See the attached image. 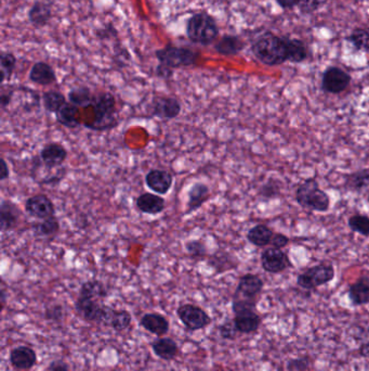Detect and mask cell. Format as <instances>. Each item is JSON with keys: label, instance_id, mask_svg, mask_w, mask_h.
I'll list each match as a JSON object with an SVG mask.
<instances>
[{"label": "cell", "instance_id": "6", "mask_svg": "<svg viewBox=\"0 0 369 371\" xmlns=\"http://www.w3.org/2000/svg\"><path fill=\"white\" fill-rule=\"evenodd\" d=\"M187 34L194 43L210 45L219 36V26L208 13H196L187 21Z\"/></svg>", "mask_w": 369, "mask_h": 371}, {"label": "cell", "instance_id": "43", "mask_svg": "<svg viewBox=\"0 0 369 371\" xmlns=\"http://www.w3.org/2000/svg\"><path fill=\"white\" fill-rule=\"evenodd\" d=\"M218 332H219V336L227 341H234L236 340L237 336L240 334L235 328L233 319H227L223 324L220 325Z\"/></svg>", "mask_w": 369, "mask_h": 371}, {"label": "cell", "instance_id": "27", "mask_svg": "<svg viewBox=\"0 0 369 371\" xmlns=\"http://www.w3.org/2000/svg\"><path fill=\"white\" fill-rule=\"evenodd\" d=\"M57 122L64 127L77 128L82 124L80 111L78 107L68 102L55 114Z\"/></svg>", "mask_w": 369, "mask_h": 371}, {"label": "cell", "instance_id": "52", "mask_svg": "<svg viewBox=\"0 0 369 371\" xmlns=\"http://www.w3.org/2000/svg\"><path fill=\"white\" fill-rule=\"evenodd\" d=\"M6 302H7V296H6L5 289H1V311L5 309Z\"/></svg>", "mask_w": 369, "mask_h": 371}, {"label": "cell", "instance_id": "5", "mask_svg": "<svg viewBox=\"0 0 369 371\" xmlns=\"http://www.w3.org/2000/svg\"><path fill=\"white\" fill-rule=\"evenodd\" d=\"M75 311L78 316L88 324L110 328L111 320L116 309L102 303L100 300L77 296L75 302Z\"/></svg>", "mask_w": 369, "mask_h": 371}, {"label": "cell", "instance_id": "2", "mask_svg": "<svg viewBox=\"0 0 369 371\" xmlns=\"http://www.w3.org/2000/svg\"><path fill=\"white\" fill-rule=\"evenodd\" d=\"M265 288V281L256 273H245L240 277L233 294V314L257 311L258 303Z\"/></svg>", "mask_w": 369, "mask_h": 371}, {"label": "cell", "instance_id": "39", "mask_svg": "<svg viewBox=\"0 0 369 371\" xmlns=\"http://www.w3.org/2000/svg\"><path fill=\"white\" fill-rule=\"evenodd\" d=\"M282 192V183L280 181L275 179H269L260 187L259 197L263 200H272V199L278 198Z\"/></svg>", "mask_w": 369, "mask_h": 371}, {"label": "cell", "instance_id": "51", "mask_svg": "<svg viewBox=\"0 0 369 371\" xmlns=\"http://www.w3.org/2000/svg\"><path fill=\"white\" fill-rule=\"evenodd\" d=\"M1 164H3V170H1V175H0V179L1 181H7L10 177V171H9V166H8L7 162L5 159L1 160Z\"/></svg>", "mask_w": 369, "mask_h": 371}, {"label": "cell", "instance_id": "10", "mask_svg": "<svg viewBox=\"0 0 369 371\" xmlns=\"http://www.w3.org/2000/svg\"><path fill=\"white\" fill-rule=\"evenodd\" d=\"M352 78L347 71L339 66H328L322 75V91L332 95H339L349 88Z\"/></svg>", "mask_w": 369, "mask_h": 371}, {"label": "cell", "instance_id": "16", "mask_svg": "<svg viewBox=\"0 0 369 371\" xmlns=\"http://www.w3.org/2000/svg\"><path fill=\"white\" fill-rule=\"evenodd\" d=\"M235 328L240 334H254L259 332L262 317L257 311H242L234 314Z\"/></svg>", "mask_w": 369, "mask_h": 371}, {"label": "cell", "instance_id": "19", "mask_svg": "<svg viewBox=\"0 0 369 371\" xmlns=\"http://www.w3.org/2000/svg\"><path fill=\"white\" fill-rule=\"evenodd\" d=\"M210 198V189L206 183H195L191 187L189 193H187V210L185 215L187 214L194 213L198 211V208H202L208 199Z\"/></svg>", "mask_w": 369, "mask_h": 371}, {"label": "cell", "instance_id": "3", "mask_svg": "<svg viewBox=\"0 0 369 371\" xmlns=\"http://www.w3.org/2000/svg\"><path fill=\"white\" fill-rule=\"evenodd\" d=\"M93 118L84 123L91 131L104 132L118 125L117 103L114 96L110 93L95 95L93 105Z\"/></svg>", "mask_w": 369, "mask_h": 371}, {"label": "cell", "instance_id": "50", "mask_svg": "<svg viewBox=\"0 0 369 371\" xmlns=\"http://www.w3.org/2000/svg\"><path fill=\"white\" fill-rule=\"evenodd\" d=\"M13 91H3L1 96H0V105H1V109L7 108L12 101Z\"/></svg>", "mask_w": 369, "mask_h": 371}, {"label": "cell", "instance_id": "34", "mask_svg": "<svg viewBox=\"0 0 369 371\" xmlns=\"http://www.w3.org/2000/svg\"><path fill=\"white\" fill-rule=\"evenodd\" d=\"M347 40L357 51L369 53V28H355Z\"/></svg>", "mask_w": 369, "mask_h": 371}, {"label": "cell", "instance_id": "25", "mask_svg": "<svg viewBox=\"0 0 369 371\" xmlns=\"http://www.w3.org/2000/svg\"><path fill=\"white\" fill-rule=\"evenodd\" d=\"M274 231L265 224H258L248 230L247 240L252 246L257 248H265L271 246Z\"/></svg>", "mask_w": 369, "mask_h": 371}, {"label": "cell", "instance_id": "46", "mask_svg": "<svg viewBox=\"0 0 369 371\" xmlns=\"http://www.w3.org/2000/svg\"><path fill=\"white\" fill-rule=\"evenodd\" d=\"M44 371H70V365L63 359H55L48 364Z\"/></svg>", "mask_w": 369, "mask_h": 371}, {"label": "cell", "instance_id": "44", "mask_svg": "<svg viewBox=\"0 0 369 371\" xmlns=\"http://www.w3.org/2000/svg\"><path fill=\"white\" fill-rule=\"evenodd\" d=\"M312 365V361L309 356L297 357L287 361V371H308Z\"/></svg>", "mask_w": 369, "mask_h": 371}, {"label": "cell", "instance_id": "21", "mask_svg": "<svg viewBox=\"0 0 369 371\" xmlns=\"http://www.w3.org/2000/svg\"><path fill=\"white\" fill-rule=\"evenodd\" d=\"M153 353L162 359V361H171L179 356L180 349L177 342L169 336L158 338L151 343Z\"/></svg>", "mask_w": 369, "mask_h": 371}, {"label": "cell", "instance_id": "22", "mask_svg": "<svg viewBox=\"0 0 369 371\" xmlns=\"http://www.w3.org/2000/svg\"><path fill=\"white\" fill-rule=\"evenodd\" d=\"M348 296L355 307L369 304V276H361L350 284Z\"/></svg>", "mask_w": 369, "mask_h": 371}, {"label": "cell", "instance_id": "41", "mask_svg": "<svg viewBox=\"0 0 369 371\" xmlns=\"http://www.w3.org/2000/svg\"><path fill=\"white\" fill-rule=\"evenodd\" d=\"M185 250L192 259H204L205 256H207V248L200 240L187 241Z\"/></svg>", "mask_w": 369, "mask_h": 371}, {"label": "cell", "instance_id": "45", "mask_svg": "<svg viewBox=\"0 0 369 371\" xmlns=\"http://www.w3.org/2000/svg\"><path fill=\"white\" fill-rule=\"evenodd\" d=\"M326 3L327 0H300L298 9L302 15H312Z\"/></svg>", "mask_w": 369, "mask_h": 371}, {"label": "cell", "instance_id": "18", "mask_svg": "<svg viewBox=\"0 0 369 371\" xmlns=\"http://www.w3.org/2000/svg\"><path fill=\"white\" fill-rule=\"evenodd\" d=\"M139 324L146 332L162 338L169 332L170 323L167 317L160 313H146L143 315Z\"/></svg>", "mask_w": 369, "mask_h": 371}, {"label": "cell", "instance_id": "33", "mask_svg": "<svg viewBox=\"0 0 369 371\" xmlns=\"http://www.w3.org/2000/svg\"><path fill=\"white\" fill-rule=\"evenodd\" d=\"M68 103L65 96L60 91H49L44 93L43 105L47 112L57 114Z\"/></svg>", "mask_w": 369, "mask_h": 371}, {"label": "cell", "instance_id": "38", "mask_svg": "<svg viewBox=\"0 0 369 371\" xmlns=\"http://www.w3.org/2000/svg\"><path fill=\"white\" fill-rule=\"evenodd\" d=\"M348 225L353 233L369 238V216L364 214L352 215L348 221Z\"/></svg>", "mask_w": 369, "mask_h": 371}, {"label": "cell", "instance_id": "28", "mask_svg": "<svg viewBox=\"0 0 369 371\" xmlns=\"http://www.w3.org/2000/svg\"><path fill=\"white\" fill-rule=\"evenodd\" d=\"M287 51H288V62L302 63L309 57V49L307 44L299 38H292L286 36Z\"/></svg>", "mask_w": 369, "mask_h": 371}, {"label": "cell", "instance_id": "24", "mask_svg": "<svg viewBox=\"0 0 369 371\" xmlns=\"http://www.w3.org/2000/svg\"><path fill=\"white\" fill-rule=\"evenodd\" d=\"M30 80L37 85L48 86L55 83L57 75L53 66L48 63L37 62L30 69Z\"/></svg>", "mask_w": 369, "mask_h": 371}, {"label": "cell", "instance_id": "15", "mask_svg": "<svg viewBox=\"0 0 369 371\" xmlns=\"http://www.w3.org/2000/svg\"><path fill=\"white\" fill-rule=\"evenodd\" d=\"M68 159V150L61 143H50L46 145L39 153V160L48 170L60 168Z\"/></svg>", "mask_w": 369, "mask_h": 371}, {"label": "cell", "instance_id": "49", "mask_svg": "<svg viewBox=\"0 0 369 371\" xmlns=\"http://www.w3.org/2000/svg\"><path fill=\"white\" fill-rule=\"evenodd\" d=\"M277 5L282 8L283 10H292L298 7L300 0H275Z\"/></svg>", "mask_w": 369, "mask_h": 371}, {"label": "cell", "instance_id": "4", "mask_svg": "<svg viewBox=\"0 0 369 371\" xmlns=\"http://www.w3.org/2000/svg\"><path fill=\"white\" fill-rule=\"evenodd\" d=\"M296 201L309 211L325 213L330 208V194L319 188L316 177H310L299 183L296 189Z\"/></svg>", "mask_w": 369, "mask_h": 371}, {"label": "cell", "instance_id": "36", "mask_svg": "<svg viewBox=\"0 0 369 371\" xmlns=\"http://www.w3.org/2000/svg\"><path fill=\"white\" fill-rule=\"evenodd\" d=\"M131 323L133 316L127 309H116L111 320L110 328L116 332H126L131 326Z\"/></svg>", "mask_w": 369, "mask_h": 371}, {"label": "cell", "instance_id": "40", "mask_svg": "<svg viewBox=\"0 0 369 371\" xmlns=\"http://www.w3.org/2000/svg\"><path fill=\"white\" fill-rule=\"evenodd\" d=\"M1 63V83H5L6 80H10L15 66H17V58L10 53H3L0 57Z\"/></svg>", "mask_w": 369, "mask_h": 371}, {"label": "cell", "instance_id": "13", "mask_svg": "<svg viewBox=\"0 0 369 371\" xmlns=\"http://www.w3.org/2000/svg\"><path fill=\"white\" fill-rule=\"evenodd\" d=\"M24 208H26V212L28 215L32 216L34 219H40V221L55 216V203L49 197L43 194V193L28 198L26 201Z\"/></svg>", "mask_w": 369, "mask_h": 371}, {"label": "cell", "instance_id": "23", "mask_svg": "<svg viewBox=\"0 0 369 371\" xmlns=\"http://www.w3.org/2000/svg\"><path fill=\"white\" fill-rule=\"evenodd\" d=\"M20 208L10 201L3 200L0 206V229L3 233L13 230L20 221Z\"/></svg>", "mask_w": 369, "mask_h": 371}, {"label": "cell", "instance_id": "7", "mask_svg": "<svg viewBox=\"0 0 369 371\" xmlns=\"http://www.w3.org/2000/svg\"><path fill=\"white\" fill-rule=\"evenodd\" d=\"M155 55L160 61V64L168 66L172 70L194 66L200 57V53L192 51L190 48L172 45H167L162 49H158Z\"/></svg>", "mask_w": 369, "mask_h": 371}, {"label": "cell", "instance_id": "42", "mask_svg": "<svg viewBox=\"0 0 369 371\" xmlns=\"http://www.w3.org/2000/svg\"><path fill=\"white\" fill-rule=\"evenodd\" d=\"M64 316L65 311L61 304H51V305L47 306L45 314H44L46 320L51 321L55 324H60L61 321L64 319Z\"/></svg>", "mask_w": 369, "mask_h": 371}, {"label": "cell", "instance_id": "12", "mask_svg": "<svg viewBox=\"0 0 369 371\" xmlns=\"http://www.w3.org/2000/svg\"><path fill=\"white\" fill-rule=\"evenodd\" d=\"M182 110L181 103L177 98L168 96H158L150 105L151 116L160 120H173L178 118Z\"/></svg>", "mask_w": 369, "mask_h": 371}, {"label": "cell", "instance_id": "32", "mask_svg": "<svg viewBox=\"0 0 369 371\" xmlns=\"http://www.w3.org/2000/svg\"><path fill=\"white\" fill-rule=\"evenodd\" d=\"M68 101L78 108H88L93 105L95 95L91 93L89 88L82 86L76 87L68 93Z\"/></svg>", "mask_w": 369, "mask_h": 371}, {"label": "cell", "instance_id": "35", "mask_svg": "<svg viewBox=\"0 0 369 371\" xmlns=\"http://www.w3.org/2000/svg\"><path fill=\"white\" fill-rule=\"evenodd\" d=\"M351 332L355 341L359 342V356L369 359V328L362 326L353 327Z\"/></svg>", "mask_w": 369, "mask_h": 371}, {"label": "cell", "instance_id": "30", "mask_svg": "<svg viewBox=\"0 0 369 371\" xmlns=\"http://www.w3.org/2000/svg\"><path fill=\"white\" fill-rule=\"evenodd\" d=\"M244 48V40L234 35L223 36L215 46L216 51L223 55H238Z\"/></svg>", "mask_w": 369, "mask_h": 371}, {"label": "cell", "instance_id": "26", "mask_svg": "<svg viewBox=\"0 0 369 371\" xmlns=\"http://www.w3.org/2000/svg\"><path fill=\"white\" fill-rule=\"evenodd\" d=\"M369 186V170L362 168L346 176L343 187L351 192L361 193Z\"/></svg>", "mask_w": 369, "mask_h": 371}, {"label": "cell", "instance_id": "48", "mask_svg": "<svg viewBox=\"0 0 369 371\" xmlns=\"http://www.w3.org/2000/svg\"><path fill=\"white\" fill-rule=\"evenodd\" d=\"M156 75L162 80H169L173 75V70L172 69L168 68V66H162L160 64L156 69Z\"/></svg>", "mask_w": 369, "mask_h": 371}, {"label": "cell", "instance_id": "20", "mask_svg": "<svg viewBox=\"0 0 369 371\" xmlns=\"http://www.w3.org/2000/svg\"><path fill=\"white\" fill-rule=\"evenodd\" d=\"M135 206L141 213L158 215L165 210L166 201L165 199L154 193L144 192L138 197Z\"/></svg>", "mask_w": 369, "mask_h": 371}, {"label": "cell", "instance_id": "29", "mask_svg": "<svg viewBox=\"0 0 369 371\" xmlns=\"http://www.w3.org/2000/svg\"><path fill=\"white\" fill-rule=\"evenodd\" d=\"M108 291L102 281L97 279L87 280L80 286L78 296L82 298H93V300H100L103 301L108 298Z\"/></svg>", "mask_w": 369, "mask_h": 371}, {"label": "cell", "instance_id": "1", "mask_svg": "<svg viewBox=\"0 0 369 371\" xmlns=\"http://www.w3.org/2000/svg\"><path fill=\"white\" fill-rule=\"evenodd\" d=\"M252 53L262 64L267 66H278L288 62L286 36L265 30L260 34L252 44Z\"/></svg>", "mask_w": 369, "mask_h": 371}, {"label": "cell", "instance_id": "17", "mask_svg": "<svg viewBox=\"0 0 369 371\" xmlns=\"http://www.w3.org/2000/svg\"><path fill=\"white\" fill-rule=\"evenodd\" d=\"M145 183L158 194H167L173 183V176L164 170H151L145 176Z\"/></svg>", "mask_w": 369, "mask_h": 371}, {"label": "cell", "instance_id": "9", "mask_svg": "<svg viewBox=\"0 0 369 371\" xmlns=\"http://www.w3.org/2000/svg\"><path fill=\"white\" fill-rule=\"evenodd\" d=\"M177 316L187 332H200L212 323L209 314L195 304H181L177 309Z\"/></svg>", "mask_w": 369, "mask_h": 371}, {"label": "cell", "instance_id": "14", "mask_svg": "<svg viewBox=\"0 0 369 371\" xmlns=\"http://www.w3.org/2000/svg\"><path fill=\"white\" fill-rule=\"evenodd\" d=\"M9 361L15 370H30L37 365V353L30 346L19 345L11 350L9 354Z\"/></svg>", "mask_w": 369, "mask_h": 371}, {"label": "cell", "instance_id": "37", "mask_svg": "<svg viewBox=\"0 0 369 371\" xmlns=\"http://www.w3.org/2000/svg\"><path fill=\"white\" fill-rule=\"evenodd\" d=\"M36 235L40 237H53L60 231V221L57 216L44 219L34 226Z\"/></svg>", "mask_w": 369, "mask_h": 371}, {"label": "cell", "instance_id": "47", "mask_svg": "<svg viewBox=\"0 0 369 371\" xmlns=\"http://www.w3.org/2000/svg\"><path fill=\"white\" fill-rule=\"evenodd\" d=\"M290 238L284 235V233H275L274 236L272 238V242H271V246L276 248H285V246L290 244Z\"/></svg>", "mask_w": 369, "mask_h": 371}, {"label": "cell", "instance_id": "11", "mask_svg": "<svg viewBox=\"0 0 369 371\" xmlns=\"http://www.w3.org/2000/svg\"><path fill=\"white\" fill-rule=\"evenodd\" d=\"M260 260H261L263 271L269 273H274V275L284 273L287 269L292 267L290 256L286 252L283 251L282 248H273V246L265 248Z\"/></svg>", "mask_w": 369, "mask_h": 371}, {"label": "cell", "instance_id": "31", "mask_svg": "<svg viewBox=\"0 0 369 371\" xmlns=\"http://www.w3.org/2000/svg\"><path fill=\"white\" fill-rule=\"evenodd\" d=\"M51 17H53L51 8L41 1L34 3L30 8V12H28L30 23L36 28H43V26H47Z\"/></svg>", "mask_w": 369, "mask_h": 371}, {"label": "cell", "instance_id": "8", "mask_svg": "<svg viewBox=\"0 0 369 371\" xmlns=\"http://www.w3.org/2000/svg\"><path fill=\"white\" fill-rule=\"evenodd\" d=\"M334 276L336 271L332 264L321 263L299 273L297 277V284L307 291H315L319 287L332 282Z\"/></svg>", "mask_w": 369, "mask_h": 371}]
</instances>
